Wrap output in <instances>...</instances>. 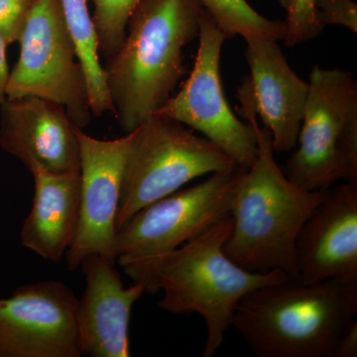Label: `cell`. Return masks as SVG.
Returning a JSON list of instances; mask_svg holds the SVG:
<instances>
[{"instance_id": "obj_4", "label": "cell", "mask_w": 357, "mask_h": 357, "mask_svg": "<svg viewBox=\"0 0 357 357\" xmlns=\"http://www.w3.org/2000/svg\"><path fill=\"white\" fill-rule=\"evenodd\" d=\"M232 229L231 215L223 218L165 256L155 270L147 293L162 291L158 306L174 314H198L206 321L203 357H213L231 326L244 296L255 289L289 278L285 272H252L225 255L223 244Z\"/></svg>"}, {"instance_id": "obj_18", "label": "cell", "mask_w": 357, "mask_h": 357, "mask_svg": "<svg viewBox=\"0 0 357 357\" xmlns=\"http://www.w3.org/2000/svg\"><path fill=\"white\" fill-rule=\"evenodd\" d=\"M227 38L241 36L271 37L281 41L283 21H272L260 15L248 0H199Z\"/></svg>"}, {"instance_id": "obj_22", "label": "cell", "mask_w": 357, "mask_h": 357, "mask_svg": "<svg viewBox=\"0 0 357 357\" xmlns=\"http://www.w3.org/2000/svg\"><path fill=\"white\" fill-rule=\"evenodd\" d=\"M317 21L321 28L338 25L357 33V4L352 0H314Z\"/></svg>"}, {"instance_id": "obj_16", "label": "cell", "mask_w": 357, "mask_h": 357, "mask_svg": "<svg viewBox=\"0 0 357 357\" xmlns=\"http://www.w3.org/2000/svg\"><path fill=\"white\" fill-rule=\"evenodd\" d=\"M31 211L21 229L25 248L52 262L61 261L76 237L81 213L79 174H58L35 167Z\"/></svg>"}, {"instance_id": "obj_21", "label": "cell", "mask_w": 357, "mask_h": 357, "mask_svg": "<svg viewBox=\"0 0 357 357\" xmlns=\"http://www.w3.org/2000/svg\"><path fill=\"white\" fill-rule=\"evenodd\" d=\"M36 0H0V36L7 44L20 41Z\"/></svg>"}, {"instance_id": "obj_14", "label": "cell", "mask_w": 357, "mask_h": 357, "mask_svg": "<svg viewBox=\"0 0 357 357\" xmlns=\"http://www.w3.org/2000/svg\"><path fill=\"white\" fill-rule=\"evenodd\" d=\"M114 263L102 255H91L79 266L86 277V289L77 306V333L83 356H131V311L145 288L140 283L126 287Z\"/></svg>"}, {"instance_id": "obj_2", "label": "cell", "mask_w": 357, "mask_h": 357, "mask_svg": "<svg viewBox=\"0 0 357 357\" xmlns=\"http://www.w3.org/2000/svg\"><path fill=\"white\" fill-rule=\"evenodd\" d=\"M199 0H141L119 50L102 66L115 119L135 130L172 96L184 74L183 50L198 38Z\"/></svg>"}, {"instance_id": "obj_20", "label": "cell", "mask_w": 357, "mask_h": 357, "mask_svg": "<svg viewBox=\"0 0 357 357\" xmlns=\"http://www.w3.org/2000/svg\"><path fill=\"white\" fill-rule=\"evenodd\" d=\"M280 3L286 11L281 40L286 46L311 41L323 32L317 21L314 0H280Z\"/></svg>"}, {"instance_id": "obj_19", "label": "cell", "mask_w": 357, "mask_h": 357, "mask_svg": "<svg viewBox=\"0 0 357 357\" xmlns=\"http://www.w3.org/2000/svg\"><path fill=\"white\" fill-rule=\"evenodd\" d=\"M141 0H93L100 57L109 59L123 44L129 20Z\"/></svg>"}, {"instance_id": "obj_15", "label": "cell", "mask_w": 357, "mask_h": 357, "mask_svg": "<svg viewBox=\"0 0 357 357\" xmlns=\"http://www.w3.org/2000/svg\"><path fill=\"white\" fill-rule=\"evenodd\" d=\"M245 58L250 74L244 79L264 128L271 133L274 151L286 153L297 145L309 83L288 64L278 40L251 36Z\"/></svg>"}, {"instance_id": "obj_23", "label": "cell", "mask_w": 357, "mask_h": 357, "mask_svg": "<svg viewBox=\"0 0 357 357\" xmlns=\"http://www.w3.org/2000/svg\"><path fill=\"white\" fill-rule=\"evenodd\" d=\"M357 356V323L347 331L338 344L337 357Z\"/></svg>"}, {"instance_id": "obj_6", "label": "cell", "mask_w": 357, "mask_h": 357, "mask_svg": "<svg viewBox=\"0 0 357 357\" xmlns=\"http://www.w3.org/2000/svg\"><path fill=\"white\" fill-rule=\"evenodd\" d=\"M296 151L286 177L307 191L357 182V81L349 70L312 68Z\"/></svg>"}, {"instance_id": "obj_1", "label": "cell", "mask_w": 357, "mask_h": 357, "mask_svg": "<svg viewBox=\"0 0 357 357\" xmlns=\"http://www.w3.org/2000/svg\"><path fill=\"white\" fill-rule=\"evenodd\" d=\"M238 100L239 114L255 129L257 153L237 188L230 213L232 229L223 251L248 271L278 270L298 279L296 239L328 190L307 191L286 177L275 160L271 133L258 124L245 84L238 89Z\"/></svg>"}, {"instance_id": "obj_7", "label": "cell", "mask_w": 357, "mask_h": 357, "mask_svg": "<svg viewBox=\"0 0 357 357\" xmlns=\"http://www.w3.org/2000/svg\"><path fill=\"white\" fill-rule=\"evenodd\" d=\"M131 133L116 232L141 208L178 191L194 178L239 167L210 140L164 115L152 114Z\"/></svg>"}, {"instance_id": "obj_24", "label": "cell", "mask_w": 357, "mask_h": 357, "mask_svg": "<svg viewBox=\"0 0 357 357\" xmlns=\"http://www.w3.org/2000/svg\"><path fill=\"white\" fill-rule=\"evenodd\" d=\"M8 44L0 36V105L6 100V89L8 84L10 70L7 64L6 48Z\"/></svg>"}, {"instance_id": "obj_9", "label": "cell", "mask_w": 357, "mask_h": 357, "mask_svg": "<svg viewBox=\"0 0 357 357\" xmlns=\"http://www.w3.org/2000/svg\"><path fill=\"white\" fill-rule=\"evenodd\" d=\"M196 62L175 96L155 112L199 131L239 167L248 168L257 153L255 129L230 109L220 79V55L227 35L204 8Z\"/></svg>"}, {"instance_id": "obj_17", "label": "cell", "mask_w": 357, "mask_h": 357, "mask_svg": "<svg viewBox=\"0 0 357 357\" xmlns=\"http://www.w3.org/2000/svg\"><path fill=\"white\" fill-rule=\"evenodd\" d=\"M70 36L76 44L79 62L86 72L89 102L93 116L112 112V102L100 63L98 38L86 0H60Z\"/></svg>"}, {"instance_id": "obj_13", "label": "cell", "mask_w": 357, "mask_h": 357, "mask_svg": "<svg viewBox=\"0 0 357 357\" xmlns=\"http://www.w3.org/2000/svg\"><path fill=\"white\" fill-rule=\"evenodd\" d=\"M77 126L64 107L38 96L6 98L0 105V147L35 167L58 174H79Z\"/></svg>"}, {"instance_id": "obj_5", "label": "cell", "mask_w": 357, "mask_h": 357, "mask_svg": "<svg viewBox=\"0 0 357 357\" xmlns=\"http://www.w3.org/2000/svg\"><path fill=\"white\" fill-rule=\"evenodd\" d=\"M245 169L211 174L201 184L148 204L116 232L115 261L133 283L147 293L165 256L230 215Z\"/></svg>"}, {"instance_id": "obj_10", "label": "cell", "mask_w": 357, "mask_h": 357, "mask_svg": "<svg viewBox=\"0 0 357 357\" xmlns=\"http://www.w3.org/2000/svg\"><path fill=\"white\" fill-rule=\"evenodd\" d=\"M79 299L60 281L15 289L0 299V357H82Z\"/></svg>"}, {"instance_id": "obj_3", "label": "cell", "mask_w": 357, "mask_h": 357, "mask_svg": "<svg viewBox=\"0 0 357 357\" xmlns=\"http://www.w3.org/2000/svg\"><path fill=\"white\" fill-rule=\"evenodd\" d=\"M356 314V280L289 277L244 296L231 326L259 357H337Z\"/></svg>"}, {"instance_id": "obj_8", "label": "cell", "mask_w": 357, "mask_h": 357, "mask_svg": "<svg viewBox=\"0 0 357 357\" xmlns=\"http://www.w3.org/2000/svg\"><path fill=\"white\" fill-rule=\"evenodd\" d=\"M18 42L20 55L9 76L7 98H46L62 105L77 128H86L93 116L88 82L60 0H36Z\"/></svg>"}, {"instance_id": "obj_11", "label": "cell", "mask_w": 357, "mask_h": 357, "mask_svg": "<svg viewBox=\"0 0 357 357\" xmlns=\"http://www.w3.org/2000/svg\"><path fill=\"white\" fill-rule=\"evenodd\" d=\"M79 145L81 213L74 241L65 257L70 271L86 256L102 255L115 262V220L122 177L132 133L114 140H100L76 128Z\"/></svg>"}, {"instance_id": "obj_12", "label": "cell", "mask_w": 357, "mask_h": 357, "mask_svg": "<svg viewBox=\"0 0 357 357\" xmlns=\"http://www.w3.org/2000/svg\"><path fill=\"white\" fill-rule=\"evenodd\" d=\"M298 279L357 281V182H342L301 227L295 243Z\"/></svg>"}]
</instances>
